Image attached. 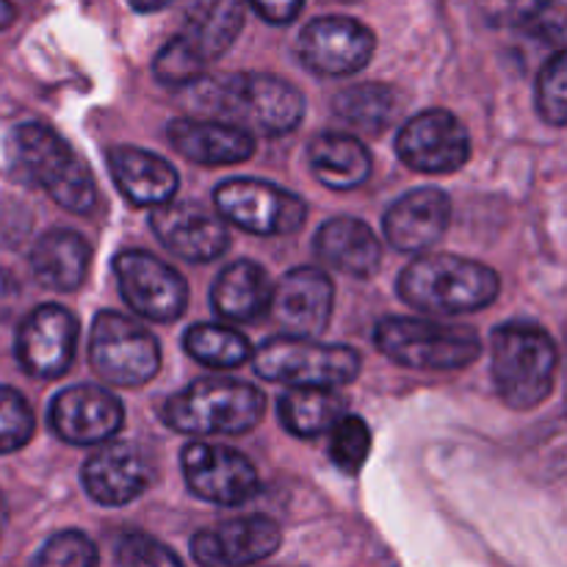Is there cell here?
I'll use <instances>...</instances> for the list:
<instances>
[{
	"instance_id": "cell-1",
	"label": "cell",
	"mask_w": 567,
	"mask_h": 567,
	"mask_svg": "<svg viewBox=\"0 0 567 567\" xmlns=\"http://www.w3.org/2000/svg\"><path fill=\"white\" fill-rule=\"evenodd\" d=\"M197 109L255 136L291 133L305 116V97L293 83L266 72H236L197 92Z\"/></svg>"
},
{
	"instance_id": "cell-2",
	"label": "cell",
	"mask_w": 567,
	"mask_h": 567,
	"mask_svg": "<svg viewBox=\"0 0 567 567\" xmlns=\"http://www.w3.org/2000/svg\"><path fill=\"white\" fill-rule=\"evenodd\" d=\"M502 280L491 266L457 255H424L404 266L399 297L421 313L460 316L496 302Z\"/></svg>"
},
{
	"instance_id": "cell-3",
	"label": "cell",
	"mask_w": 567,
	"mask_h": 567,
	"mask_svg": "<svg viewBox=\"0 0 567 567\" xmlns=\"http://www.w3.org/2000/svg\"><path fill=\"white\" fill-rule=\"evenodd\" d=\"M559 352L543 327L502 324L491 336V371L502 402L513 410H535L551 396Z\"/></svg>"
},
{
	"instance_id": "cell-4",
	"label": "cell",
	"mask_w": 567,
	"mask_h": 567,
	"mask_svg": "<svg viewBox=\"0 0 567 567\" xmlns=\"http://www.w3.org/2000/svg\"><path fill=\"white\" fill-rule=\"evenodd\" d=\"M11 161L28 183L48 192L61 208L83 216L97 205L92 172L53 127L39 122L17 127L11 133Z\"/></svg>"
},
{
	"instance_id": "cell-5",
	"label": "cell",
	"mask_w": 567,
	"mask_h": 567,
	"mask_svg": "<svg viewBox=\"0 0 567 567\" xmlns=\"http://www.w3.org/2000/svg\"><path fill=\"white\" fill-rule=\"evenodd\" d=\"M266 399L249 382L205 377L172 396L164 421L183 435H244L264 419Z\"/></svg>"
},
{
	"instance_id": "cell-6",
	"label": "cell",
	"mask_w": 567,
	"mask_h": 567,
	"mask_svg": "<svg viewBox=\"0 0 567 567\" xmlns=\"http://www.w3.org/2000/svg\"><path fill=\"white\" fill-rule=\"evenodd\" d=\"M374 341L393 363L419 371H460L482 354V341L471 327L408 316L382 319L374 330Z\"/></svg>"
},
{
	"instance_id": "cell-7",
	"label": "cell",
	"mask_w": 567,
	"mask_h": 567,
	"mask_svg": "<svg viewBox=\"0 0 567 567\" xmlns=\"http://www.w3.org/2000/svg\"><path fill=\"white\" fill-rule=\"evenodd\" d=\"M360 354L341 343H316L305 336H277L255 352V371L291 388H343L358 380Z\"/></svg>"
},
{
	"instance_id": "cell-8",
	"label": "cell",
	"mask_w": 567,
	"mask_h": 567,
	"mask_svg": "<svg viewBox=\"0 0 567 567\" xmlns=\"http://www.w3.org/2000/svg\"><path fill=\"white\" fill-rule=\"evenodd\" d=\"M89 363L109 385L142 388L158 374L161 349L153 332L127 316L105 310L92 324Z\"/></svg>"
},
{
	"instance_id": "cell-9",
	"label": "cell",
	"mask_w": 567,
	"mask_h": 567,
	"mask_svg": "<svg viewBox=\"0 0 567 567\" xmlns=\"http://www.w3.org/2000/svg\"><path fill=\"white\" fill-rule=\"evenodd\" d=\"M214 203L225 219L255 236H291L302 230L308 219V205L302 197L252 177L219 183Z\"/></svg>"
},
{
	"instance_id": "cell-10",
	"label": "cell",
	"mask_w": 567,
	"mask_h": 567,
	"mask_svg": "<svg viewBox=\"0 0 567 567\" xmlns=\"http://www.w3.org/2000/svg\"><path fill=\"white\" fill-rule=\"evenodd\" d=\"M396 155L424 175H452L468 164L471 136L452 111L426 109L399 131Z\"/></svg>"
},
{
	"instance_id": "cell-11",
	"label": "cell",
	"mask_w": 567,
	"mask_h": 567,
	"mask_svg": "<svg viewBox=\"0 0 567 567\" xmlns=\"http://www.w3.org/2000/svg\"><path fill=\"white\" fill-rule=\"evenodd\" d=\"M114 275L125 302L150 321L181 319L188 305V286L181 271L144 249L116 255Z\"/></svg>"
},
{
	"instance_id": "cell-12",
	"label": "cell",
	"mask_w": 567,
	"mask_h": 567,
	"mask_svg": "<svg viewBox=\"0 0 567 567\" xmlns=\"http://www.w3.org/2000/svg\"><path fill=\"white\" fill-rule=\"evenodd\" d=\"M183 476L203 502L238 507L260 491V476L241 452L216 443H188L183 449Z\"/></svg>"
},
{
	"instance_id": "cell-13",
	"label": "cell",
	"mask_w": 567,
	"mask_h": 567,
	"mask_svg": "<svg viewBox=\"0 0 567 567\" xmlns=\"http://www.w3.org/2000/svg\"><path fill=\"white\" fill-rule=\"evenodd\" d=\"M377 39L363 22L349 17H319L299 37V59L319 75H354L371 61Z\"/></svg>"
},
{
	"instance_id": "cell-14",
	"label": "cell",
	"mask_w": 567,
	"mask_h": 567,
	"mask_svg": "<svg viewBox=\"0 0 567 567\" xmlns=\"http://www.w3.org/2000/svg\"><path fill=\"white\" fill-rule=\"evenodd\" d=\"M78 347V319L61 305H42L17 330V360L25 374L55 380L70 369Z\"/></svg>"
},
{
	"instance_id": "cell-15",
	"label": "cell",
	"mask_w": 567,
	"mask_h": 567,
	"mask_svg": "<svg viewBox=\"0 0 567 567\" xmlns=\"http://www.w3.org/2000/svg\"><path fill=\"white\" fill-rule=\"evenodd\" d=\"M125 424V408L100 385H75L50 404V426L70 446H97L111 441Z\"/></svg>"
},
{
	"instance_id": "cell-16",
	"label": "cell",
	"mask_w": 567,
	"mask_h": 567,
	"mask_svg": "<svg viewBox=\"0 0 567 567\" xmlns=\"http://www.w3.org/2000/svg\"><path fill=\"white\" fill-rule=\"evenodd\" d=\"M150 227L158 241L188 264H210L230 249V233L219 216L194 203L155 205Z\"/></svg>"
},
{
	"instance_id": "cell-17",
	"label": "cell",
	"mask_w": 567,
	"mask_h": 567,
	"mask_svg": "<svg viewBox=\"0 0 567 567\" xmlns=\"http://www.w3.org/2000/svg\"><path fill=\"white\" fill-rule=\"evenodd\" d=\"M282 532L266 515H247V518L225 520L214 529H203L192 540L194 563L205 567H233L255 565L269 559L280 548Z\"/></svg>"
},
{
	"instance_id": "cell-18",
	"label": "cell",
	"mask_w": 567,
	"mask_h": 567,
	"mask_svg": "<svg viewBox=\"0 0 567 567\" xmlns=\"http://www.w3.org/2000/svg\"><path fill=\"white\" fill-rule=\"evenodd\" d=\"M332 297H336V288L324 271L313 266H299L282 277L280 286L271 288L269 313L288 336L316 338L330 324Z\"/></svg>"
},
{
	"instance_id": "cell-19",
	"label": "cell",
	"mask_w": 567,
	"mask_h": 567,
	"mask_svg": "<svg viewBox=\"0 0 567 567\" xmlns=\"http://www.w3.org/2000/svg\"><path fill=\"white\" fill-rule=\"evenodd\" d=\"M452 221V199L441 188H415L385 214V236L399 252H424L437 244Z\"/></svg>"
},
{
	"instance_id": "cell-20",
	"label": "cell",
	"mask_w": 567,
	"mask_h": 567,
	"mask_svg": "<svg viewBox=\"0 0 567 567\" xmlns=\"http://www.w3.org/2000/svg\"><path fill=\"white\" fill-rule=\"evenodd\" d=\"M83 487L103 507H122L150 485V463L133 443H109L86 460Z\"/></svg>"
},
{
	"instance_id": "cell-21",
	"label": "cell",
	"mask_w": 567,
	"mask_h": 567,
	"mask_svg": "<svg viewBox=\"0 0 567 567\" xmlns=\"http://www.w3.org/2000/svg\"><path fill=\"white\" fill-rule=\"evenodd\" d=\"M172 147L203 166L244 164L255 155V136L221 120H175L166 127Z\"/></svg>"
},
{
	"instance_id": "cell-22",
	"label": "cell",
	"mask_w": 567,
	"mask_h": 567,
	"mask_svg": "<svg viewBox=\"0 0 567 567\" xmlns=\"http://www.w3.org/2000/svg\"><path fill=\"white\" fill-rule=\"evenodd\" d=\"M109 166L122 197L138 208L169 203L181 183L169 161L138 147H111Z\"/></svg>"
},
{
	"instance_id": "cell-23",
	"label": "cell",
	"mask_w": 567,
	"mask_h": 567,
	"mask_svg": "<svg viewBox=\"0 0 567 567\" xmlns=\"http://www.w3.org/2000/svg\"><path fill=\"white\" fill-rule=\"evenodd\" d=\"M313 249L321 264L332 266L349 277H358V280L377 275L382 264L380 238L365 221L349 219V216L327 221L316 236Z\"/></svg>"
},
{
	"instance_id": "cell-24",
	"label": "cell",
	"mask_w": 567,
	"mask_h": 567,
	"mask_svg": "<svg viewBox=\"0 0 567 567\" xmlns=\"http://www.w3.org/2000/svg\"><path fill=\"white\" fill-rule=\"evenodd\" d=\"M244 28L241 0H188L183 31L177 37L210 64L230 50Z\"/></svg>"
},
{
	"instance_id": "cell-25",
	"label": "cell",
	"mask_w": 567,
	"mask_h": 567,
	"mask_svg": "<svg viewBox=\"0 0 567 567\" xmlns=\"http://www.w3.org/2000/svg\"><path fill=\"white\" fill-rule=\"evenodd\" d=\"M92 247L75 230H50L31 252V271L50 291H75L83 286Z\"/></svg>"
},
{
	"instance_id": "cell-26",
	"label": "cell",
	"mask_w": 567,
	"mask_h": 567,
	"mask_svg": "<svg viewBox=\"0 0 567 567\" xmlns=\"http://www.w3.org/2000/svg\"><path fill=\"white\" fill-rule=\"evenodd\" d=\"M310 169L321 186L332 192H349L369 181L371 153L347 133H321L310 142L308 150Z\"/></svg>"
},
{
	"instance_id": "cell-27",
	"label": "cell",
	"mask_w": 567,
	"mask_h": 567,
	"mask_svg": "<svg viewBox=\"0 0 567 567\" xmlns=\"http://www.w3.org/2000/svg\"><path fill=\"white\" fill-rule=\"evenodd\" d=\"M271 288L275 286L269 282V275L258 264L236 260L216 280L214 291H210V305L225 321L244 324L269 310Z\"/></svg>"
},
{
	"instance_id": "cell-28",
	"label": "cell",
	"mask_w": 567,
	"mask_h": 567,
	"mask_svg": "<svg viewBox=\"0 0 567 567\" xmlns=\"http://www.w3.org/2000/svg\"><path fill=\"white\" fill-rule=\"evenodd\" d=\"M347 413V402L336 388H291L280 399V421L291 435L319 437Z\"/></svg>"
},
{
	"instance_id": "cell-29",
	"label": "cell",
	"mask_w": 567,
	"mask_h": 567,
	"mask_svg": "<svg viewBox=\"0 0 567 567\" xmlns=\"http://www.w3.org/2000/svg\"><path fill=\"white\" fill-rule=\"evenodd\" d=\"M332 109L338 120H343L354 131L365 136H380L396 120L399 97L388 83H358V86L341 89Z\"/></svg>"
},
{
	"instance_id": "cell-30",
	"label": "cell",
	"mask_w": 567,
	"mask_h": 567,
	"mask_svg": "<svg viewBox=\"0 0 567 567\" xmlns=\"http://www.w3.org/2000/svg\"><path fill=\"white\" fill-rule=\"evenodd\" d=\"M183 343L197 363L210 369H238L252 354L247 336L225 324H194Z\"/></svg>"
},
{
	"instance_id": "cell-31",
	"label": "cell",
	"mask_w": 567,
	"mask_h": 567,
	"mask_svg": "<svg viewBox=\"0 0 567 567\" xmlns=\"http://www.w3.org/2000/svg\"><path fill=\"white\" fill-rule=\"evenodd\" d=\"M371 452V430L358 415L343 413L330 430V457L343 474H358Z\"/></svg>"
},
{
	"instance_id": "cell-32",
	"label": "cell",
	"mask_w": 567,
	"mask_h": 567,
	"mask_svg": "<svg viewBox=\"0 0 567 567\" xmlns=\"http://www.w3.org/2000/svg\"><path fill=\"white\" fill-rule=\"evenodd\" d=\"M537 111L554 127H567V48L546 61L537 78Z\"/></svg>"
},
{
	"instance_id": "cell-33",
	"label": "cell",
	"mask_w": 567,
	"mask_h": 567,
	"mask_svg": "<svg viewBox=\"0 0 567 567\" xmlns=\"http://www.w3.org/2000/svg\"><path fill=\"white\" fill-rule=\"evenodd\" d=\"M205 70H208V64L181 37L169 39L153 61L155 81L164 83V86H192L203 78Z\"/></svg>"
},
{
	"instance_id": "cell-34",
	"label": "cell",
	"mask_w": 567,
	"mask_h": 567,
	"mask_svg": "<svg viewBox=\"0 0 567 567\" xmlns=\"http://www.w3.org/2000/svg\"><path fill=\"white\" fill-rule=\"evenodd\" d=\"M37 430L31 404L14 388L0 385V454H11L25 446Z\"/></svg>"
},
{
	"instance_id": "cell-35",
	"label": "cell",
	"mask_w": 567,
	"mask_h": 567,
	"mask_svg": "<svg viewBox=\"0 0 567 567\" xmlns=\"http://www.w3.org/2000/svg\"><path fill=\"white\" fill-rule=\"evenodd\" d=\"M100 563L97 546L83 532L66 529L50 537L39 551L37 565L42 567H92Z\"/></svg>"
},
{
	"instance_id": "cell-36",
	"label": "cell",
	"mask_w": 567,
	"mask_h": 567,
	"mask_svg": "<svg viewBox=\"0 0 567 567\" xmlns=\"http://www.w3.org/2000/svg\"><path fill=\"white\" fill-rule=\"evenodd\" d=\"M114 559L116 565H181L175 551L142 532H125L116 537Z\"/></svg>"
},
{
	"instance_id": "cell-37",
	"label": "cell",
	"mask_w": 567,
	"mask_h": 567,
	"mask_svg": "<svg viewBox=\"0 0 567 567\" xmlns=\"http://www.w3.org/2000/svg\"><path fill=\"white\" fill-rule=\"evenodd\" d=\"M474 3L485 22L496 28H513L526 25L543 9L546 0H474Z\"/></svg>"
},
{
	"instance_id": "cell-38",
	"label": "cell",
	"mask_w": 567,
	"mask_h": 567,
	"mask_svg": "<svg viewBox=\"0 0 567 567\" xmlns=\"http://www.w3.org/2000/svg\"><path fill=\"white\" fill-rule=\"evenodd\" d=\"M526 25L535 28L543 39H565L567 37V0H546L543 9L537 11Z\"/></svg>"
},
{
	"instance_id": "cell-39",
	"label": "cell",
	"mask_w": 567,
	"mask_h": 567,
	"mask_svg": "<svg viewBox=\"0 0 567 567\" xmlns=\"http://www.w3.org/2000/svg\"><path fill=\"white\" fill-rule=\"evenodd\" d=\"M249 6L271 25H286V22L297 20L305 0H249Z\"/></svg>"
},
{
	"instance_id": "cell-40",
	"label": "cell",
	"mask_w": 567,
	"mask_h": 567,
	"mask_svg": "<svg viewBox=\"0 0 567 567\" xmlns=\"http://www.w3.org/2000/svg\"><path fill=\"white\" fill-rule=\"evenodd\" d=\"M17 302H20V282L14 280L11 271L0 269V321L14 313Z\"/></svg>"
},
{
	"instance_id": "cell-41",
	"label": "cell",
	"mask_w": 567,
	"mask_h": 567,
	"mask_svg": "<svg viewBox=\"0 0 567 567\" xmlns=\"http://www.w3.org/2000/svg\"><path fill=\"white\" fill-rule=\"evenodd\" d=\"M127 3H131V9L142 11V14H153V11L166 9L172 0H127Z\"/></svg>"
},
{
	"instance_id": "cell-42",
	"label": "cell",
	"mask_w": 567,
	"mask_h": 567,
	"mask_svg": "<svg viewBox=\"0 0 567 567\" xmlns=\"http://www.w3.org/2000/svg\"><path fill=\"white\" fill-rule=\"evenodd\" d=\"M11 20H14V6L9 0H0V28L11 25Z\"/></svg>"
},
{
	"instance_id": "cell-43",
	"label": "cell",
	"mask_w": 567,
	"mask_h": 567,
	"mask_svg": "<svg viewBox=\"0 0 567 567\" xmlns=\"http://www.w3.org/2000/svg\"><path fill=\"white\" fill-rule=\"evenodd\" d=\"M338 3H354V0H338Z\"/></svg>"
}]
</instances>
